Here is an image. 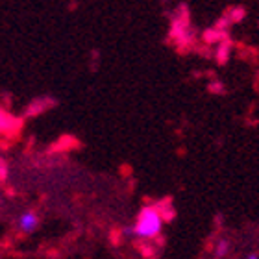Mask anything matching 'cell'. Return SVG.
Segmentation results:
<instances>
[{"label": "cell", "instance_id": "obj_4", "mask_svg": "<svg viewBox=\"0 0 259 259\" xmlns=\"http://www.w3.org/2000/svg\"><path fill=\"white\" fill-rule=\"evenodd\" d=\"M246 259H259V255L257 254H248L246 255Z\"/></svg>", "mask_w": 259, "mask_h": 259}, {"label": "cell", "instance_id": "obj_1", "mask_svg": "<svg viewBox=\"0 0 259 259\" xmlns=\"http://www.w3.org/2000/svg\"><path fill=\"white\" fill-rule=\"evenodd\" d=\"M161 230H163L161 211L157 209V207L146 205V207L141 209L139 217H137V221H135V226L132 228L130 232L139 239H154L161 233Z\"/></svg>", "mask_w": 259, "mask_h": 259}, {"label": "cell", "instance_id": "obj_2", "mask_svg": "<svg viewBox=\"0 0 259 259\" xmlns=\"http://www.w3.org/2000/svg\"><path fill=\"white\" fill-rule=\"evenodd\" d=\"M37 224H39V219H37V215H35L33 211H26V213H22V215L19 217V221H17V226H19V230H21V232H24V233L35 232Z\"/></svg>", "mask_w": 259, "mask_h": 259}, {"label": "cell", "instance_id": "obj_3", "mask_svg": "<svg viewBox=\"0 0 259 259\" xmlns=\"http://www.w3.org/2000/svg\"><path fill=\"white\" fill-rule=\"evenodd\" d=\"M228 252H230V243H228V241H219V244H217V248H215L217 257H224Z\"/></svg>", "mask_w": 259, "mask_h": 259}, {"label": "cell", "instance_id": "obj_5", "mask_svg": "<svg viewBox=\"0 0 259 259\" xmlns=\"http://www.w3.org/2000/svg\"><path fill=\"white\" fill-rule=\"evenodd\" d=\"M0 204H2V198H0Z\"/></svg>", "mask_w": 259, "mask_h": 259}]
</instances>
